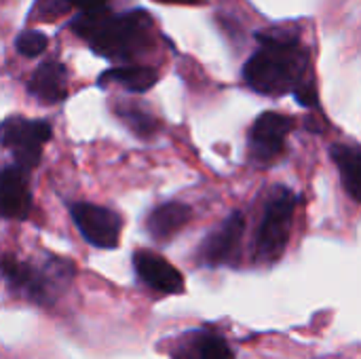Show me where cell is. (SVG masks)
<instances>
[{
    "label": "cell",
    "instance_id": "obj_1",
    "mask_svg": "<svg viewBox=\"0 0 361 359\" xmlns=\"http://www.w3.org/2000/svg\"><path fill=\"white\" fill-rule=\"evenodd\" d=\"M258 49L243 66L245 85L267 97H281L296 93L311 83L309 49L300 42L298 34L288 30L258 32Z\"/></svg>",
    "mask_w": 361,
    "mask_h": 359
},
{
    "label": "cell",
    "instance_id": "obj_2",
    "mask_svg": "<svg viewBox=\"0 0 361 359\" xmlns=\"http://www.w3.org/2000/svg\"><path fill=\"white\" fill-rule=\"evenodd\" d=\"M68 28L108 61H135L157 47L154 19L144 8L76 13Z\"/></svg>",
    "mask_w": 361,
    "mask_h": 359
},
{
    "label": "cell",
    "instance_id": "obj_3",
    "mask_svg": "<svg viewBox=\"0 0 361 359\" xmlns=\"http://www.w3.org/2000/svg\"><path fill=\"white\" fill-rule=\"evenodd\" d=\"M2 275L15 292L38 305H53L74 279V264L59 256H49L42 267H34L30 262L4 256Z\"/></svg>",
    "mask_w": 361,
    "mask_h": 359
},
{
    "label": "cell",
    "instance_id": "obj_4",
    "mask_svg": "<svg viewBox=\"0 0 361 359\" xmlns=\"http://www.w3.org/2000/svg\"><path fill=\"white\" fill-rule=\"evenodd\" d=\"M298 203H300V197L292 193L290 188L277 186L273 190L271 199L264 205L260 226L256 231L254 258L258 264H273L283 256Z\"/></svg>",
    "mask_w": 361,
    "mask_h": 359
},
{
    "label": "cell",
    "instance_id": "obj_5",
    "mask_svg": "<svg viewBox=\"0 0 361 359\" xmlns=\"http://www.w3.org/2000/svg\"><path fill=\"white\" fill-rule=\"evenodd\" d=\"M53 138V127L40 118L6 116L2 121V146L11 150L15 165L27 174L40 163L44 144Z\"/></svg>",
    "mask_w": 361,
    "mask_h": 359
},
{
    "label": "cell",
    "instance_id": "obj_6",
    "mask_svg": "<svg viewBox=\"0 0 361 359\" xmlns=\"http://www.w3.org/2000/svg\"><path fill=\"white\" fill-rule=\"evenodd\" d=\"M70 216L82 239L93 248L114 250L118 245L123 220L116 212L93 203H72Z\"/></svg>",
    "mask_w": 361,
    "mask_h": 359
},
{
    "label": "cell",
    "instance_id": "obj_7",
    "mask_svg": "<svg viewBox=\"0 0 361 359\" xmlns=\"http://www.w3.org/2000/svg\"><path fill=\"white\" fill-rule=\"evenodd\" d=\"M245 231V218L241 212H233L224 222H220L201 243L199 248V262L218 269V267H233L239 260V248Z\"/></svg>",
    "mask_w": 361,
    "mask_h": 359
},
{
    "label": "cell",
    "instance_id": "obj_8",
    "mask_svg": "<svg viewBox=\"0 0 361 359\" xmlns=\"http://www.w3.org/2000/svg\"><path fill=\"white\" fill-rule=\"evenodd\" d=\"M294 129V118L281 112H262L250 133H247V148L254 161L271 163L286 150V138Z\"/></svg>",
    "mask_w": 361,
    "mask_h": 359
},
{
    "label": "cell",
    "instance_id": "obj_9",
    "mask_svg": "<svg viewBox=\"0 0 361 359\" xmlns=\"http://www.w3.org/2000/svg\"><path fill=\"white\" fill-rule=\"evenodd\" d=\"M133 269L137 277L142 279V284L154 292H161V294L184 292V279L180 271L154 252H148V250L133 252Z\"/></svg>",
    "mask_w": 361,
    "mask_h": 359
},
{
    "label": "cell",
    "instance_id": "obj_10",
    "mask_svg": "<svg viewBox=\"0 0 361 359\" xmlns=\"http://www.w3.org/2000/svg\"><path fill=\"white\" fill-rule=\"evenodd\" d=\"M0 209L6 220H25L32 209L27 171L19 165H6L0 176Z\"/></svg>",
    "mask_w": 361,
    "mask_h": 359
},
{
    "label": "cell",
    "instance_id": "obj_11",
    "mask_svg": "<svg viewBox=\"0 0 361 359\" xmlns=\"http://www.w3.org/2000/svg\"><path fill=\"white\" fill-rule=\"evenodd\" d=\"M27 93L42 104H59L68 97V70L57 59L40 61L27 80Z\"/></svg>",
    "mask_w": 361,
    "mask_h": 359
},
{
    "label": "cell",
    "instance_id": "obj_12",
    "mask_svg": "<svg viewBox=\"0 0 361 359\" xmlns=\"http://www.w3.org/2000/svg\"><path fill=\"white\" fill-rule=\"evenodd\" d=\"M173 359H235L228 343L209 330L186 332L171 351Z\"/></svg>",
    "mask_w": 361,
    "mask_h": 359
},
{
    "label": "cell",
    "instance_id": "obj_13",
    "mask_svg": "<svg viewBox=\"0 0 361 359\" xmlns=\"http://www.w3.org/2000/svg\"><path fill=\"white\" fill-rule=\"evenodd\" d=\"M192 218V209L186 203L169 201L154 207L146 218V231L154 241H171Z\"/></svg>",
    "mask_w": 361,
    "mask_h": 359
},
{
    "label": "cell",
    "instance_id": "obj_14",
    "mask_svg": "<svg viewBox=\"0 0 361 359\" xmlns=\"http://www.w3.org/2000/svg\"><path fill=\"white\" fill-rule=\"evenodd\" d=\"M112 83L121 85L123 89H127L131 93H146L148 89H152L159 83V72L154 68H150V66L125 63V66L108 68L106 72H102L97 76L99 87H108Z\"/></svg>",
    "mask_w": 361,
    "mask_h": 359
},
{
    "label": "cell",
    "instance_id": "obj_15",
    "mask_svg": "<svg viewBox=\"0 0 361 359\" xmlns=\"http://www.w3.org/2000/svg\"><path fill=\"white\" fill-rule=\"evenodd\" d=\"M330 157L338 167L343 188L353 201L361 203V146L334 144L330 146Z\"/></svg>",
    "mask_w": 361,
    "mask_h": 359
},
{
    "label": "cell",
    "instance_id": "obj_16",
    "mask_svg": "<svg viewBox=\"0 0 361 359\" xmlns=\"http://www.w3.org/2000/svg\"><path fill=\"white\" fill-rule=\"evenodd\" d=\"M106 2L108 0H36L34 6H32V15L36 17H42V19H53V17H59L72 8H76L78 13H95V11H102L106 8Z\"/></svg>",
    "mask_w": 361,
    "mask_h": 359
},
{
    "label": "cell",
    "instance_id": "obj_17",
    "mask_svg": "<svg viewBox=\"0 0 361 359\" xmlns=\"http://www.w3.org/2000/svg\"><path fill=\"white\" fill-rule=\"evenodd\" d=\"M116 116L140 138H152L159 129V123L157 118L142 110L140 106H133V104H118L116 106Z\"/></svg>",
    "mask_w": 361,
    "mask_h": 359
},
{
    "label": "cell",
    "instance_id": "obj_18",
    "mask_svg": "<svg viewBox=\"0 0 361 359\" xmlns=\"http://www.w3.org/2000/svg\"><path fill=\"white\" fill-rule=\"evenodd\" d=\"M49 38L40 30H21L15 38V51L21 57H38L40 53H44Z\"/></svg>",
    "mask_w": 361,
    "mask_h": 359
},
{
    "label": "cell",
    "instance_id": "obj_19",
    "mask_svg": "<svg viewBox=\"0 0 361 359\" xmlns=\"http://www.w3.org/2000/svg\"><path fill=\"white\" fill-rule=\"evenodd\" d=\"M154 2H163V4H201L203 0H154Z\"/></svg>",
    "mask_w": 361,
    "mask_h": 359
}]
</instances>
